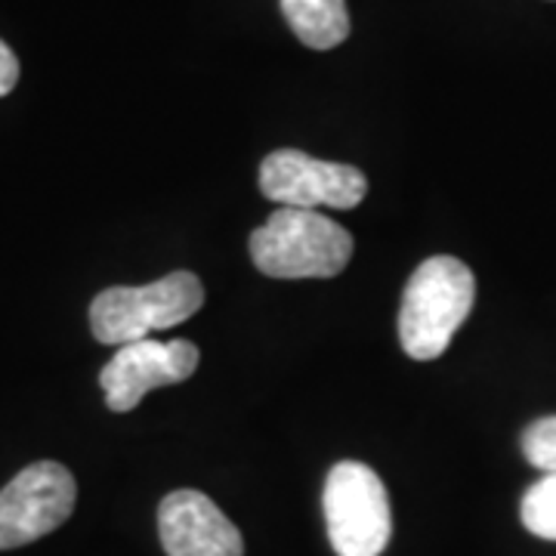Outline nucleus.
Returning a JSON list of instances; mask_svg holds the SVG:
<instances>
[{
	"instance_id": "nucleus-4",
	"label": "nucleus",
	"mask_w": 556,
	"mask_h": 556,
	"mask_svg": "<svg viewBox=\"0 0 556 556\" xmlns=\"http://www.w3.org/2000/svg\"><path fill=\"white\" fill-rule=\"evenodd\" d=\"M325 526L338 556H380L393 535L390 497L380 477L358 460H340L325 479Z\"/></svg>"
},
{
	"instance_id": "nucleus-7",
	"label": "nucleus",
	"mask_w": 556,
	"mask_h": 556,
	"mask_svg": "<svg viewBox=\"0 0 556 556\" xmlns=\"http://www.w3.org/2000/svg\"><path fill=\"white\" fill-rule=\"evenodd\" d=\"M199 362L201 353L192 340L146 338L124 343L100 371L105 405L118 415L134 412L146 393L192 378Z\"/></svg>"
},
{
	"instance_id": "nucleus-6",
	"label": "nucleus",
	"mask_w": 556,
	"mask_h": 556,
	"mask_svg": "<svg viewBox=\"0 0 556 556\" xmlns=\"http://www.w3.org/2000/svg\"><path fill=\"white\" fill-rule=\"evenodd\" d=\"M78 485L68 467L38 460L0 489V551L25 547L72 517Z\"/></svg>"
},
{
	"instance_id": "nucleus-10",
	"label": "nucleus",
	"mask_w": 556,
	"mask_h": 556,
	"mask_svg": "<svg viewBox=\"0 0 556 556\" xmlns=\"http://www.w3.org/2000/svg\"><path fill=\"white\" fill-rule=\"evenodd\" d=\"M519 517L532 535L556 541V470L544 473L535 485H529L519 504Z\"/></svg>"
},
{
	"instance_id": "nucleus-5",
	"label": "nucleus",
	"mask_w": 556,
	"mask_h": 556,
	"mask_svg": "<svg viewBox=\"0 0 556 556\" xmlns=\"http://www.w3.org/2000/svg\"><path fill=\"white\" fill-rule=\"evenodd\" d=\"M260 192L281 207L353 211L368 195V179L353 164L313 159L300 149H278L260 164Z\"/></svg>"
},
{
	"instance_id": "nucleus-2",
	"label": "nucleus",
	"mask_w": 556,
	"mask_h": 556,
	"mask_svg": "<svg viewBox=\"0 0 556 556\" xmlns=\"http://www.w3.org/2000/svg\"><path fill=\"white\" fill-rule=\"evenodd\" d=\"M251 260L269 278H334L353 260V236L321 211L278 207L251 232Z\"/></svg>"
},
{
	"instance_id": "nucleus-9",
	"label": "nucleus",
	"mask_w": 556,
	"mask_h": 556,
	"mask_svg": "<svg viewBox=\"0 0 556 556\" xmlns=\"http://www.w3.org/2000/svg\"><path fill=\"white\" fill-rule=\"evenodd\" d=\"M281 13L309 50H334L350 38L346 0H281Z\"/></svg>"
},
{
	"instance_id": "nucleus-3",
	"label": "nucleus",
	"mask_w": 556,
	"mask_h": 556,
	"mask_svg": "<svg viewBox=\"0 0 556 556\" xmlns=\"http://www.w3.org/2000/svg\"><path fill=\"white\" fill-rule=\"evenodd\" d=\"M204 306V285L195 273L177 269L149 285H115L90 303V331L100 343L124 346L152 331L182 325Z\"/></svg>"
},
{
	"instance_id": "nucleus-12",
	"label": "nucleus",
	"mask_w": 556,
	"mask_h": 556,
	"mask_svg": "<svg viewBox=\"0 0 556 556\" xmlns=\"http://www.w3.org/2000/svg\"><path fill=\"white\" fill-rule=\"evenodd\" d=\"M20 80V60L16 53L0 40V97H7Z\"/></svg>"
},
{
	"instance_id": "nucleus-8",
	"label": "nucleus",
	"mask_w": 556,
	"mask_h": 556,
	"mask_svg": "<svg viewBox=\"0 0 556 556\" xmlns=\"http://www.w3.org/2000/svg\"><path fill=\"white\" fill-rule=\"evenodd\" d=\"M159 535L167 556H244L236 522L195 489H179L161 501Z\"/></svg>"
},
{
	"instance_id": "nucleus-1",
	"label": "nucleus",
	"mask_w": 556,
	"mask_h": 556,
	"mask_svg": "<svg viewBox=\"0 0 556 556\" xmlns=\"http://www.w3.org/2000/svg\"><path fill=\"white\" fill-rule=\"evenodd\" d=\"M477 300V278L457 257H430L417 266L399 306V343L417 362L439 358Z\"/></svg>"
},
{
	"instance_id": "nucleus-11",
	"label": "nucleus",
	"mask_w": 556,
	"mask_h": 556,
	"mask_svg": "<svg viewBox=\"0 0 556 556\" xmlns=\"http://www.w3.org/2000/svg\"><path fill=\"white\" fill-rule=\"evenodd\" d=\"M522 455H526V460L532 467L544 470V473L556 470V415L541 417V420L526 427V433H522Z\"/></svg>"
}]
</instances>
